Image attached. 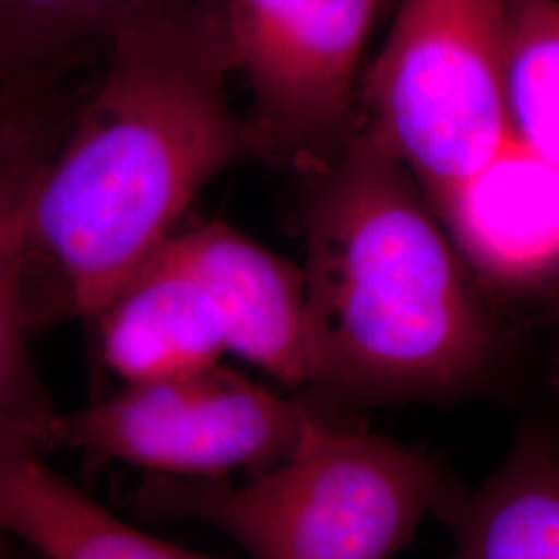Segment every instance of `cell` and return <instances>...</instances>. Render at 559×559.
Listing matches in <instances>:
<instances>
[{
    "label": "cell",
    "instance_id": "obj_1",
    "mask_svg": "<svg viewBox=\"0 0 559 559\" xmlns=\"http://www.w3.org/2000/svg\"><path fill=\"white\" fill-rule=\"evenodd\" d=\"M216 0L133 21L106 44L34 187L25 237L32 330L92 320L177 228L201 189L255 158Z\"/></svg>",
    "mask_w": 559,
    "mask_h": 559
},
{
    "label": "cell",
    "instance_id": "obj_2",
    "mask_svg": "<svg viewBox=\"0 0 559 559\" xmlns=\"http://www.w3.org/2000/svg\"><path fill=\"white\" fill-rule=\"evenodd\" d=\"M299 179L305 396L346 413L477 394L500 320L419 182L373 122Z\"/></svg>",
    "mask_w": 559,
    "mask_h": 559
},
{
    "label": "cell",
    "instance_id": "obj_3",
    "mask_svg": "<svg viewBox=\"0 0 559 559\" xmlns=\"http://www.w3.org/2000/svg\"><path fill=\"white\" fill-rule=\"evenodd\" d=\"M454 485L427 450L323 417L240 483L147 475L133 500L147 519L214 526L251 559H390Z\"/></svg>",
    "mask_w": 559,
    "mask_h": 559
},
{
    "label": "cell",
    "instance_id": "obj_4",
    "mask_svg": "<svg viewBox=\"0 0 559 559\" xmlns=\"http://www.w3.org/2000/svg\"><path fill=\"white\" fill-rule=\"evenodd\" d=\"M506 0H400L359 81L360 115L431 205L508 143Z\"/></svg>",
    "mask_w": 559,
    "mask_h": 559
},
{
    "label": "cell",
    "instance_id": "obj_5",
    "mask_svg": "<svg viewBox=\"0 0 559 559\" xmlns=\"http://www.w3.org/2000/svg\"><path fill=\"white\" fill-rule=\"evenodd\" d=\"M323 417L332 415L309 396L280 394L221 362L173 380L127 383L60 415L59 443L152 477L230 479L286 459Z\"/></svg>",
    "mask_w": 559,
    "mask_h": 559
},
{
    "label": "cell",
    "instance_id": "obj_6",
    "mask_svg": "<svg viewBox=\"0 0 559 559\" xmlns=\"http://www.w3.org/2000/svg\"><path fill=\"white\" fill-rule=\"evenodd\" d=\"M390 0H216L249 87L258 160L293 173L330 160L360 120L359 69Z\"/></svg>",
    "mask_w": 559,
    "mask_h": 559
},
{
    "label": "cell",
    "instance_id": "obj_7",
    "mask_svg": "<svg viewBox=\"0 0 559 559\" xmlns=\"http://www.w3.org/2000/svg\"><path fill=\"white\" fill-rule=\"evenodd\" d=\"M73 102L59 81L25 94L0 119V450L59 445L55 411L34 369L25 300V237L34 187L55 154Z\"/></svg>",
    "mask_w": 559,
    "mask_h": 559
},
{
    "label": "cell",
    "instance_id": "obj_8",
    "mask_svg": "<svg viewBox=\"0 0 559 559\" xmlns=\"http://www.w3.org/2000/svg\"><path fill=\"white\" fill-rule=\"evenodd\" d=\"M166 242L214 300L228 353L302 394L307 309L300 265L224 222L177 228Z\"/></svg>",
    "mask_w": 559,
    "mask_h": 559
},
{
    "label": "cell",
    "instance_id": "obj_9",
    "mask_svg": "<svg viewBox=\"0 0 559 559\" xmlns=\"http://www.w3.org/2000/svg\"><path fill=\"white\" fill-rule=\"evenodd\" d=\"M473 274L508 293L559 282V170L508 140L433 205Z\"/></svg>",
    "mask_w": 559,
    "mask_h": 559
},
{
    "label": "cell",
    "instance_id": "obj_10",
    "mask_svg": "<svg viewBox=\"0 0 559 559\" xmlns=\"http://www.w3.org/2000/svg\"><path fill=\"white\" fill-rule=\"evenodd\" d=\"M92 320L102 360L124 385L191 376L228 353L214 300L166 240Z\"/></svg>",
    "mask_w": 559,
    "mask_h": 559
},
{
    "label": "cell",
    "instance_id": "obj_11",
    "mask_svg": "<svg viewBox=\"0 0 559 559\" xmlns=\"http://www.w3.org/2000/svg\"><path fill=\"white\" fill-rule=\"evenodd\" d=\"M454 559H559V427L526 420L500 466L473 489L454 485L440 512Z\"/></svg>",
    "mask_w": 559,
    "mask_h": 559
},
{
    "label": "cell",
    "instance_id": "obj_12",
    "mask_svg": "<svg viewBox=\"0 0 559 559\" xmlns=\"http://www.w3.org/2000/svg\"><path fill=\"white\" fill-rule=\"evenodd\" d=\"M0 528L41 559H212L122 522L29 450H0Z\"/></svg>",
    "mask_w": 559,
    "mask_h": 559
},
{
    "label": "cell",
    "instance_id": "obj_13",
    "mask_svg": "<svg viewBox=\"0 0 559 559\" xmlns=\"http://www.w3.org/2000/svg\"><path fill=\"white\" fill-rule=\"evenodd\" d=\"M187 0H0V87L60 80L90 48Z\"/></svg>",
    "mask_w": 559,
    "mask_h": 559
},
{
    "label": "cell",
    "instance_id": "obj_14",
    "mask_svg": "<svg viewBox=\"0 0 559 559\" xmlns=\"http://www.w3.org/2000/svg\"><path fill=\"white\" fill-rule=\"evenodd\" d=\"M508 140L559 170V0H506Z\"/></svg>",
    "mask_w": 559,
    "mask_h": 559
},
{
    "label": "cell",
    "instance_id": "obj_15",
    "mask_svg": "<svg viewBox=\"0 0 559 559\" xmlns=\"http://www.w3.org/2000/svg\"><path fill=\"white\" fill-rule=\"evenodd\" d=\"M29 92V87H0V119Z\"/></svg>",
    "mask_w": 559,
    "mask_h": 559
},
{
    "label": "cell",
    "instance_id": "obj_16",
    "mask_svg": "<svg viewBox=\"0 0 559 559\" xmlns=\"http://www.w3.org/2000/svg\"><path fill=\"white\" fill-rule=\"evenodd\" d=\"M390 2H392V0H390Z\"/></svg>",
    "mask_w": 559,
    "mask_h": 559
}]
</instances>
